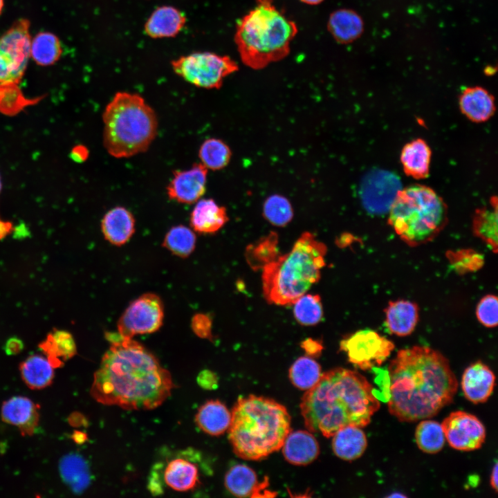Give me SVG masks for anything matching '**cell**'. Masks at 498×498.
Instances as JSON below:
<instances>
[{
    "label": "cell",
    "mask_w": 498,
    "mask_h": 498,
    "mask_svg": "<svg viewBox=\"0 0 498 498\" xmlns=\"http://www.w3.org/2000/svg\"><path fill=\"white\" fill-rule=\"evenodd\" d=\"M110 347L94 373L91 396L105 405L152 409L171 395L170 373L142 344L118 333H107Z\"/></svg>",
    "instance_id": "cell-1"
},
{
    "label": "cell",
    "mask_w": 498,
    "mask_h": 498,
    "mask_svg": "<svg viewBox=\"0 0 498 498\" xmlns=\"http://www.w3.org/2000/svg\"><path fill=\"white\" fill-rule=\"evenodd\" d=\"M387 374L388 409L400 421L434 416L452 402L458 388L448 359L427 347L398 351Z\"/></svg>",
    "instance_id": "cell-2"
},
{
    "label": "cell",
    "mask_w": 498,
    "mask_h": 498,
    "mask_svg": "<svg viewBox=\"0 0 498 498\" xmlns=\"http://www.w3.org/2000/svg\"><path fill=\"white\" fill-rule=\"evenodd\" d=\"M299 407L306 427L329 438L346 426H367L380 402L362 375L339 367L322 374Z\"/></svg>",
    "instance_id": "cell-3"
},
{
    "label": "cell",
    "mask_w": 498,
    "mask_h": 498,
    "mask_svg": "<svg viewBox=\"0 0 498 498\" xmlns=\"http://www.w3.org/2000/svg\"><path fill=\"white\" fill-rule=\"evenodd\" d=\"M228 430L237 456L260 460L282 448L290 431V416L277 401L250 395L237 400Z\"/></svg>",
    "instance_id": "cell-4"
},
{
    "label": "cell",
    "mask_w": 498,
    "mask_h": 498,
    "mask_svg": "<svg viewBox=\"0 0 498 498\" xmlns=\"http://www.w3.org/2000/svg\"><path fill=\"white\" fill-rule=\"evenodd\" d=\"M256 3L237 21L234 40L243 64L259 70L288 55L298 29L273 0Z\"/></svg>",
    "instance_id": "cell-5"
},
{
    "label": "cell",
    "mask_w": 498,
    "mask_h": 498,
    "mask_svg": "<svg viewBox=\"0 0 498 498\" xmlns=\"http://www.w3.org/2000/svg\"><path fill=\"white\" fill-rule=\"evenodd\" d=\"M326 245L311 232H304L286 254L262 268V289L266 301L293 304L321 277L326 266Z\"/></svg>",
    "instance_id": "cell-6"
},
{
    "label": "cell",
    "mask_w": 498,
    "mask_h": 498,
    "mask_svg": "<svg viewBox=\"0 0 498 498\" xmlns=\"http://www.w3.org/2000/svg\"><path fill=\"white\" fill-rule=\"evenodd\" d=\"M102 116L103 144L114 158H126L145 152L157 135L156 114L139 94L117 92Z\"/></svg>",
    "instance_id": "cell-7"
},
{
    "label": "cell",
    "mask_w": 498,
    "mask_h": 498,
    "mask_svg": "<svg viewBox=\"0 0 498 498\" xmlns=\"http://www.w3.org/2000/svg\"><path fill=\"white\" fill-rule=\"evenodd\" d=\"M448 222V208L431 187L412 185L400 189L388 210V223L410 246L434 239Z\"/></svg>",
    "instance_id": "cell-8"
},
{
    "label": "cell",
    "mask_w": 498,
    "mask_h": 498,
    "mask_svg": "<svg viewBox=\"0 0 498 498\" xmlns=\"http://www.w3.org/2000/svg\"><path fill=\"white\" fill-rule=\"evenodd\" d=\"M176 74L201 89H219L224 79L237 71V62L228 55L212 52H196L172 60Z\"/></svg>",
    "instance_id": "cell-9"
},
{
    "label": "cell",
    "mask_w": 498,
    "mask_h": 498,
    "mask_svg": "<svg viewBox=\"0 0 498 498\" xmlns=\"http://www.w3.org/2000/svg\"><path fill=\"white\" fill-rule=\"evenodd\" d=\"M30 22L20 19L0 36V84L21 81L30 57Z\"/></svg>",
    "instance_id": "cell-10"
},
{
    "label": "cell",
    "mask_w": 498,
    "mask_h": 498,
    "mask_svg": "<svg viewBox=\"0 0 498 498\" xmlns=\"http://www.w3.org/2000/svg\"><path fill=\"white\" fill-rule=\"evenodd\" d=\"M349 361L363 371L382 365L394 349V343L371 329H362L344 338L340 343Z\"/></svg>",
    "instance_id": "cell-11"
},
{
    "label": "cell",
    "mask_w": 498,
    "mask_h": 498,
    "mask_svg": "<svg viewBox=\"0 0 498 498\" xmlns=\"http://www.w3.org/2000/svg\"><path fill=\"white\" fill-rule=\"evenodd\" d=\"M164 306L154 293H145L133 300L119 318L118 333L123 337L157 331L163 325Z\"/></svg>",
    "instance_id": "cell-12"
},
{
    "label": "cell",
    "mask_w": 498,
    "mask_h": 498,
    "mask_svg": "<svg viewBox=\"0 0 498 498\" xmlns=\"http://www.w3.org/2000/svg\"><path fill=\"white\" fill-rule=\"evenodd\" d=\"M441 425L449 445L458 450H477L486 439L483 423L475 416L465 412H452Z\"/></svg>",
    "instance_id": "cell-13"
},
{
    "label": "cell",
    "mask_w": 498,
    "mask_h": 498,
    "mask_svg": "<svg viewBox=\"0 0 498 498\" xmlns=\"http://www.w3.org/2000/svg\"><path fill=\"white\" fill-rule=\"evenodd\" d=\"M400 189L397 176L389 172L376 171L362 182L360 197L367 210L381 214L388 212Z\"/></svg>",
    "instance_id": "cell-14"
},
{
    "label": "cell",
    "mask_w": 498,
    "mask_h": 498,
    "mask_svg": "<svg viewBox=\"0 0 498 498\" xmlns=\"http://www.w3.org/2000/svg\"><path fill=\"white\" fill-rule=\"evenodd\" d=\"M208 169L201 163L175 170L166 190L169 199L183 204L196 203L205 192Z\"/></svg>",
    "instance_id": "cell-15"
},
{
    "label": "cell",
    "mask_w": 498,
    "mask_h": 498,
    "mask_svg": "<svg viewBox=\"0 0 498 498\" xmlns=\"http://www.w3.org/2000/svg\"><path fill=\"white\" fill-rule=\"evenodd\" d=\"M224 482L227 490L239 497H267L277 495L268 489L267 477L259 482L255 470L244 464L232 466L225 474Z\"/></svg>",
    "instance_id": "cell-16"
},
{
    "label": "cell",
    "mask_w": 498,
    "mask_h": 498,
    "mask_svg": "<svg viewBox=\"0 0 498 498\" xmlns=\"http://www.w3.org/2000/svg\"><path fill=\"white\" fill-rule=\"evenodd\" d=\"M39 406L28 397L17 396L4 401L1 416L3 422L19 427L22 435H32L38 425Z\"/></svg>",
    "instance_id": "cell-17"
},
{
    "label": "cell",
    "mask_w": 498,
    "mask_h": 498,
    "mask_svg": "<svg viewBox=\"0 0 498 498\" xmlns=\"http://www.w3.org/2000/svg\"><path fill=\"white\" fill-rule=\"evenodd\" d=\"M495 376L484 363L478 361L465 369L462 376L461 387L465 397L478 404L486 402L495 387Z\"/></svg>",
    "instance_id": "cell-18"
},
{
    "label": "cell",
    "mask_w": 498,
    "mask_h": 498,
    "mask_svg": "<svg viewBox=\"0 0 498 498\" xmlns=\"http://www.w3.org/2000/svg\"><path fill=\"white\" fill-rule=\"evenodd\" d=\"M282 448L285 459L296 465H308L315 460L320 454L317 439L306 430L290 431Z\"/></svg>",
    "instance_id": "cell-19"
},
{
    "label": "cell",
    "mask_w": 498,
    "mask_h": 498,
    "mask_svg": "<svg viewBox=\"0 0 498 498\" xmlns=\"http://www.w3.org/2000/svg\"><path fill=\"white\" fill-rule=\"evenodd\" d=\"M135 228L134 216L122 206L109 210L101 221V230L104 239L116 246L125 244L134 234Z\"/></svg>",
    "instance_id": "cell-20"
},
{
    "label": "cell",
    "mask_w": 498,
    "mask_h": 498,
    "mask_svg": "<svg viewBox=\"0 0 498 498\" xmlns=\"http://www.w3.org/2000/svg\"><path fill=\"white\" fill-rule=\"evenodd\" d=\"M195 203L190 217V225L194 232L215 233L228 221L225 208L214 199H201Z\"/></svg>",
    "instance_id": "cell-21"
},
{
    "label": "cell",
    "mask_w": 498,
    "mask_h": 498,
    "mask_svg": "<svg viewBox=\"0 0 498 498\" xmlns=\"http://www.w3.org/2000/svg\"><path fill=\"white\" fill-rule=\"evenodd\" d=\"M459 104L462 113L474 122H486L495 112L493 95L481 86L463 89L459 96Z\"/></svg>",
    "instance_id": "cell-22"
},
{
    "label": "cell",
    "mask_w": 498,
    "mask_h": 498,
    "mask_svg": "<svg viewBox=\"0 0 498 498\" xmlns=\"http://www.w3.org/2000/svg\"><path fill=\"white\" fill-rule=\"evenodd\" d=\"M186 23L185 15L176 8L163 6L157 8L145 24V33L150 37H175Z\"/></svg>",
    "instance_id": "cell-23"
},
{
    "label": "cell",
    "mask_w": 498,
    "mask_h": 498,
    "mask_svg": "<svg viewBox=\"0 0 498 498\" xmlns=\"http://www.w3.org/2000/svg\"><path fill=\"white\" fill-rule=\"evenodd\" d=\"M385 323L389 331L398 336L411 334L418 320V307L409 300L389 302L385 310Z\"/></svg>",
    "instance_id": "cell-24"
},
{
    "label": "cell",
    "mask_w": 498,
    "mask_h": 498,
    "mask_svg": "<svg viewBox=\"0 0 498 498\" xmlns=\"http://www.w3.org/2000/svg\"><path fill=\"white\" fill-rule=\"evenodd\" d=\"M432 151L421 138L413 140L404 145L400 153V162L405 174L416 180L428 176Z\"/></svg>",
    "instance_id": "cell-25"
},
{
    "label": "cell",
    "mask_w": 498,
    "mask_h": 498,
    "mask_svg": "<svg viewBox=\"0 0 498 498\" xmlns=\"http://www.w3.org/2000/svg\"><path fill=\"white\" fill-rule=\"evenodd\" d=\"M198 465L185 457L169 461L163 471V480L167 486L178 492L194 489L199 484Z\"/></svg>",
    "instance_id": "cell-26"
},
{
    "label": "cell",
    "mask_w": 498,
    "mask_h": 498,
    "mask_svg": "<svg viewBox=\"0 0 498 498\" xmlns=\"http://www.w3.org/2000/svg\"><path fill=\"white\" fill-rule=\"evenodd\" d=\"M360 16L350 9L333 12L328 19L327 30L333 39L340 44H349L357 39L363 32Z\"/></svg>",
    "instance_id": "cell-27"
},
{
    "label": "cell",
    "mask_w": 498,
    "mask_h": 498,
    "mask_svg": "<svg viewBox=\"0 0 498 498\" xmlns=\"http://www.w3.org/2000/svg\"><path fill=\"white\" fill-rule=\"evenodd\" d=\"M39 348L54 368L61 367L64 361L77 353V347L73 335L68 331L53 329Z\"/></svg>",
    "instance_id": "cell-28"
},
{
    "label": "cell",
    "mask_w": 498,
    "mask_h": 498,
    "mask_svg": "<svg viewBox=\"0 0 498 498\" xmlns=\"http://www.w3.org/2000/svg\"><path fill=\"white\" fill-rule=\"evenodd\" d=\"M332 448L335 454L345 461L360 458L367 446V439L361 427L354 425L344 427L333 436Z\"/></svg>",
    "instance_id": "cell-29"
},
{
    "label": "cell",
    "mask_w": 498,
    "mask_h": 498,
    "mask_svg": "<svg viewBox=\"0 0 498 498\" xmlns=\"http://www.w3.org/2000/svg\"><path fill=\"white\" fill-rule=\"evenodd\" d=\"M231 413L226 406L218 400L205 402L195 416L197 426L204 432L219 436L225 432L230 426Z\"/></svg>",
    "instance_id": "cell-30"
},
{
    "label": "cell",
    "mask_w": 498,
    "mask_h": 498,
    "mask_svg": "<svg viewBox=\"0 0 498 498\" xmlns=\"http://www.w3.org/2000/svg\"><path fill=\"white\" fill-rule=\"evenodd\" d=\"M54 367L48 360L39 354H32L19 365L21 378L32 389H42L51 385Z\"/></svg>",
    "instance_id": "cell-31"
},
{
    "label": "cell",
    "mask_w": 498,
    "mask_h": 498,
    "mask_svg": "<svg viewBox=\"0 0 498 498\" xmlns=\"http://www.w3.org/2000/svg\"><path fill=\"white\" fill-rule=\"evenodd\" d=\"M474 234L484 241L494 252H497V199H490V208L477 209L472 219Z\"/></svg>",
    "instance_id": "cell-32"
},
{
    "label": "cell",
    "mask_w": 498,
    "mask_h": 498,
    "mask_svg": "<svg viewBox=\"0 0 498 498\" xmlns=\"http://www.w3.org/2000/svg\"><path fill=\"white\" fill-rule=\"evenodd\" d=\"M59 470L62 479L73 492H82L89 486V468L80 455L68 454L64 456L59 461Z\"/></svg>",
    "instance_id": "cell-33"
},
{
    "label": "cell",
    "mask_w": 498,
    "mask_h": 498,
    "mask_svg": "<svg viewBox=\"0 0 498 498\" xmlns=\"http://www.w3.org/2000/svg\"><path fill=\"white\" fill-rule=\"evenodd\" d=\"M62 53L59 39L53 33L41 32L30 42V57L36 64L48 66L57 62Z\"/></svg>",
    "instance_id": "cell-34"
},
{
    "label": "cell",
    "mask_w": 498,
    "mask_h": 498,
    "mask_svg": "<svg viewBox=\"0 0 498 498\" xmlns=\"http://www.w3.org/2000/svg\"><path fill=\"white\" fill-rule=\"evenodd\" d=\"M322 374L319 363L308 356L297 358L290 367L288 373L293 385L306 391L317 384Z\"/></svg>",
    "instance_id": "cell-35"
},
{
    "label": "cell",
    "mask_w": 498,
    "mask_h": 498,
    "mask_svg": "<svg viewBox=\"0 0 498 498\" xmlns=\"http://www.w3.org/2000/svg\"><path fill=\"white\" fill-rule=\"evenodd\" d=\"M44 96L28 98L17 83L0 84V113L14 116L26 107L37 104Z\"/></svg>",
    "instance_id": "cell-36"
},
{
    "label": "cell",
    "mask_w": 498,
    "mask_h": 498,
    "mask_svg": "<svg viewBox=\"0 0 498 498\" xmlns=\"http://www.w3.org/2000/svg\"><path fill=\"white\" fill-rule=\"evenodd\" d=\"M231 156L228 145L222 140L214 138L206 139L199 150L201 163L211 170H219L226 167Z\"/></svg>",
    "instance_id": "cell-37"
},
{
    "label": "cell",
    "mask_w": 498,
    "mask_h": 498,
    "mask_svg": "<svg viewBox=\"0 0 498 498\" xmlns=\"http://www.w3.org/2000/svg\"><path fill=\"white\" fill-rule=\"evenodd\" d=\"M196 241V234L192 229L183 225H178L171 228L166 233L163 246L172 254L185 258L192 253Z\"/></svg>",
    "instance_id": "cell-38"
},
{
    "label": "cell",
    "mask_w": 498,
    "mask_h": 498,
    "mask_svg": "<svg viewBox=\"0 0 498 498\" xmlns=\"http://www.w3.org/2000/svg\"><path fill=\"white\" fill-rule=\"evenodd\" d=\"M415 440L418 448L428 454H435L444 446L445 437L442 425L432 420L421 421L415 431Z\"/></svg>",
    "instance_id": "cell-39"
},
{
    "label": "cell",
    "mask_w": 498,
    "mask_h": 498,
    "mask_svg": "<svg viewBox=\"0 0 498 498\" xmlns=\"http://www.w3.org/2000/svg\"><path fill=\"white\" fill-rule=\"evenodd\" d=\"M277 235L271 232L246 250V257L249 265L255 270L261 268L274 261L278 255Z\"/></svg>",
    "instance_id": "cell-40"
},
{
    "label": "cell",
    "mask_w": 498,
    "mask_h": 498,
    "mask_svg": "<svg viewBox=\"0 0 498 498\" xmlns=\"http://www.w3.org/2000/svg\"><path fill=\"white\" fill-rule=\"evenodd\" d=\"M295 320L302 326H314L323 317L321 297L317 294H304L293 304Z\"/></svg>",
    "instance_id": "cell-41"
},
{
    "label": "cell",
    "mask_w": 498,
    "mask_h": 498,
    "mask_svg": "<svg viewBox=\"0 0 498 498\" xmlns=\"http://www.w3.org/2000/svg\"><path fill=\"white\" fill-rule=\"evenodd\" d=\"M263 215L272 225L284 227L293 218V209L289 200L280 194L269 196L263 205Z\"/></svg>",
    "instance_id": "cell-42"
},
{
    "label": "cell",
    "mask_w": 498,
    "mask_h": 498,
    "mask_svg": "<svg viewBox=\"0 0 498 498\" xmlns=\"http://www.w3.org/2000/svg\"><path fill=\"white\" fill-rule=\"evenodd\" d=\"M447 257L459 274H465L477 271L483 264V257L481 254L472 249H462L456 251L449 250Z\"/></svg>",
    "instance_id": "cell-43"
},
{
    "label": "cell",
    "mask_w": 498,
    "mask_h": 498,
    "mask_svg": "<svg viewBox=\"0 0 498 498\" xmlns=\"http://www.w3.org/2000/svg\"><path fill=\"white\" fill-rule=\"evenodd\" d=\"M476 315L479 322L484 326L493 328L498 322V301L493 295H486L478 303Z\"/></svg>",
    "instance_id": "cell-44"
},
{
    "label": "cell",
    "mask_w": 498,
    "mask_h": 498,
    "mask_svg": "<svg viewBox=\"0 0 498 498\" xmlns=\"http://www.w3.org/2000/svg\"><path fill=\"white\" fill-rule=\"evenodd\" d=\"M191 327L193 332L199 338L212 340V320L205 313H196L192 319Z\"/></svg>",
    "instance_id": "cell-45"
},
{
    "label": "cell",
    "mask_w": 498,
    "mask_h": 498,
    "mask_svg": "<svg viewBox=\"0 0 498 498\" xmlns=\"http://www.w3.org/2000/svg\"><path fill=\"white\" fill-rule=\"evenodd\" d=\"M301 347L306 356L311 358L319 356L323 350L322 342L320 340L311 338L303 340L301 343Z\"/></svg>",
    "instance_id": "cell-46"
},
{
    "label": "cell",
    "mask_w": 498,
    "mask_h": 498,
    "mask_svg": "<svg viewBox=\"0 0 498 498\" xmlns=\"http://www.w3.org/2000/svg\"><path fill=\"white\" fill-rule=\"evenodd\" d=\"M199 384L205 389L216 388L218 383L216 376L211 371L205 370L200 373L198 377Z\"/></svg>",
    "instance_id": "cell-47"
},
{
    "label": "cell",
    "mask_w": 498,
    "mask_h": 498,
    "mask_svg": "<svg viewBox=\"0 0 498 498\" xmlns=\"http://www.w3.org/2000/svg\"><path fill=\"white\" fill-rule=\"evenodd\" d=\"M23 341L17 337H11L5 343L3 349L8 356L19 354L24 349Z\"/></svg>",
    "instance_id": "cell-48"
},
{
    "label": "cell",
    "mask_w": 498,
    "mask_h": 498,
    "mask_svg": "<svg viewBox=\"0 0 498 498\" xmlns=\"http://www.w3.org/2000/svg\"><path fill=\"white\" fill-rule=\"evenodd\" d=\"M89 155V149L83 145H77L74 146L70 152L71 158L73 161L79 163L86 161Z\"/></svg>",
    "instance_id": "cell-49"
},
{
    "label": "cell",
    "mask_w": 498,
    "mask_h": 498,
    "mask_svg": "<svg viewBox=\"0 0 498 498\" xmlns=\"http://www.w3.org/2000/svg\"><path fill=\"white\" fill-rule=\"evenodd\" d=\"M13 229L14 226L12 222L4 221L0 217V241L9 235L13 231Z\"/></svg>",
    "instance_id": "cell-50"
},
{
    "label": "cell",
    "mask_w": 498,
    "mask_h": 498,
    "mask_svg": "<svg viewBox=\"0 0 498 498\" xmlns=\"http://www.w3.org/2000/svg\"><path fill=\"white\" fill-rule=\"evenodd\" d=\"M68 422L73 427H80L84 425L86 421L82 414L73 412L68 417Z\"/></svg>",
    "instance_id": "cell-51"
},
{
    "label": "cell",
    "mask_w": 498,
    "mask_h": 498,
    "mask_svg": "<svg viewBox=\"0 0 498 498\" xmlns=\"http://www.w3.org/2000/svg\"><path fill=\"white\" fill-rule=\"evenodd\" d=\"M13 231L14 237L15 239L25 238L29 234L28 228L24 223H21L20 225L16 226V228H14Z\"/></svg>",
    "instance_id": "cell-52"
},
{
    "label": "cell",
    "mask_w": 498,
    "mask_h": 498,
    "mask_svg": "<svg viewBox=\"0 0 498 498\" xmlns=\"http://www.w3.org/2000/svg\"><path fill=\"white\" fill-rule=\"evenodd\" d=\"M497 463H496L492 468L490 476V485L496 492H497Z\"/></svg>",
    "instance_id": "cell-53"
},
{
    "label": "cell",
    "mask_w": 498,
    "mask_h": 498,
    "mask_svg": "<svg viewBox=\"0 0 498 498\" xmlns=\"http://www.w3.org/2000/svg\"><path fill=\"white\" fill-rule=\"evenodd\" d=\"M73 440L78 444L83 443L87 439L86 434L80 431H75L72 434Z\"/></svg>",
    "instance_id": "cell-54"
},
{
    "label": "cell",
    "mask_w": 498,
    "mask_h": 498,
    "mask_svg": "<svg viewBox=\"0 0 498 498\" xmlns=\"http://www.w3.org/2000/svg\"><path fill=\"white\" fill-rule=\"evenodd\" d=\"M299 1L307 5L315 6V5H318V4L321 3L324 0H299Z\"/></svg>",
    "instance_id": "cell-55"
},
{
    "label": "cell",
    "mask_w": 498,
    "mask_h": 498,
    "mask_svg": "<svg viewBox=\"0 0 498 498\" xmlns=\"http://www.w3.org/2000/svg\"><path fill=\"white\" fill-rule=\"evenodd\" d=\"M3 8V0H0V14L2 12Z\"/></svg>",
    "instance_id": "cell-56"
},
{
    "label": "cell",
    "mask_w": 498,
    "mask_h": 498,
    "mask_svg": "<svg viewBox=\"0 0 498 498\" xmlns=\"http://www.w3.org/2000/svg\"><path fill=\"white\" fill-rule=\"evenodd\" d=\"M1 190H2V181H1V174H0V193L1 192Z\"/></svg>",
    "instance_id": "cell-57"
}]
</instances>
